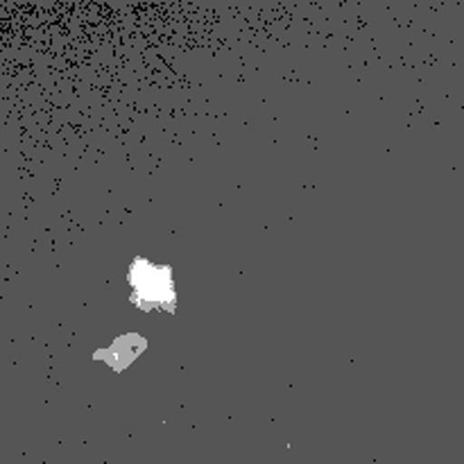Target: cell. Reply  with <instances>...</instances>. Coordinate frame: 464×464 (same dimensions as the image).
<instances>
[{
  "label": "cell",
  "instance_id": "6da1fadb",
  "mask_svg": "<svg viewBox=\"0 0 464 464\" xmlns=\"http://www.w3.org/2000/svg\"><path fill=\"white\" fill-rule=\"evenodd\" d=\"M131 302L140 306V311H152L161 306H175V281L168 266H154L148 258H136L130 267Z\"/></svg>",
  "mask_w": 464,
  "mask_h": 464
}]
</instances>
